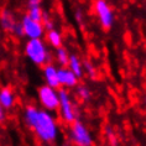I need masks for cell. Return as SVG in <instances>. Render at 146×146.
<instances>
[{"instance_id": "obj_1", "label": "cell", "mask_w": 146, "mask_h": 146, "mask_svg": "<svg viewBox=\"0 0 146 146\" xmlns=\"http://www.w3.org/2000/svg\"><path fill=\"white\" fill-rule=\"evenodd\" d=\"M24 120L42 142H52L57 139L60 127L51 113L38 109L35 105H27L24 111Z\"/></svg>"}, {"instance_id": "obj_2", "label": "cell", "mask_w": 146, "mask_h": 146, "mask_svg": "<svg viewBox=\"0 0 146 146\" xmlns=\"http://www.w3.org/2000/svg\"><path fill=\"white\" fill-rule=\"evenodd\" d=\"M25 54L36 66H46L51 63V53L42 38L27 40L25 43Z\"/></svg>"}, {"instance_id": "obj_3", "label": "cell", "mask_w": 146, "mask_h": 146, "mask_svg": "<svg viewBox=\"0 0 146 146\" xmlns=\"http://www.w3.org/2000/svg\"><path fill=\"white\" fill-rule=\"evenodd\" d=\"M58 98H60V116L66 124H73L77 120V109L71 99V96L67 89H58Z\"/></svg>"}, {"instance_id": "obj_4", "label": "cell", "mask_w": 146, "mask_h": 146, "mask_svg": "<svg viewBox=\"0 0 146 146\" xmlns=\"http://www.w3.org/2000/svg\"><path fill=\"white\" fill-rule=\"evenodd\" d=\"M38 102L43 110L52 113L57 111L60 108V98H58V90L51 87L43 84L37 89Z\"/></svg>"}, {"instance_id": "obj_5", "label": "cell", "mask_w": 146, "mask_h": 146, "mask_svg": "<svg viewBox=\"0 0 146 146\" xmlns=\"http://www.w3.org/2000/svg\"><path fill=\"white\" fill-rule=\"evenodd\" d=\"M69 139H71V141L76 146H92L93 145V137H92L90 131L78 119L73 124H71V127H69Z\"/></svg>"}, {"instance_id": "obj_6", "label": "cell", "mask_w": 146, "mask_h": 146, "mask_svg": "<svg viewBox=\"0 0 146 146\" xmlns=\"http://www.w3.org/2000/svg\"><path fill=\"white\" fill-rule=\"evenodd\" d=\"M94 11H96L99 23L104 30H109L114 24V13L109 4L104 0H97L94 3Z\"/></svg>"}, {"instance_id": "obj_7", "label": "cell", "mask_w": 146, "mask_h": 146, "mask_svg": "<svg viewBox=\"0 0 146 146\" xmlns=\"http://www.w3.org/2000/svg\"><path fill=\"white\" fill-rule=\"evenodd\" d=\"M20 24L23 26L24 36H26L29 40L42 38L43 35H45V27H43L42 23H37V21L31 20L27 15L23 16Z\"/></svg>"}, {"instance_id": "obj_8", "label": "cell", "mask_w": 146, "mask_h": 146, "mask_svg": "<svg viewBox=\"0 0 146 146\" xmlns=\"http://www.w3.org/2000/svg\"><path fill=\"white\" fill-rule=\"evenodd\" d=\"M57 76H58V83L60 87H62L63 89L66 88H74L78 86V81L79 79L76 77L69 69L66 68H58L57 69Z\"/></svg>"}, {"instance_id": "obj_9", "label": "cell", "mask_w": 146, "mask_h": 146, "mask_svg": "<svg viewBox=\"0 0 146 146\" xmlns=\"http://www.w3.org/2000/svg\"><path fill=\"white\" fill-rule=\"evenodd\" d=\"M57 67L53 63H47L43 66L42 73H43V79L46 82V86L51 87L53 89L60 88V83H58V76H57Z\"/></svg>"}, {"instance_id": "obj_10", "label": "cell", "mask_w": 146, "mask_h": 146, "mask_svg": "<svg viewBox=\"0 0 146 146\" xmlns=\"http://www.w3.org/2000/svg\"><path fill=\"white\" fill-rule=\"evenodd\" d=\"M17 24V21L14 17V14L8 9L1 10L0 13V26L6 32H13L15 25Z\"/></svg>"}, {"instance_id": "obj_11", "label": "cell", "mask_w": 146, "mask_h": 146, "mask_svg": "<svg viewBox=\"0 0 146 146\" xmlns=\"http://www.w3.org/2000/svg\"><path fill=\"white\" fill-rule=\"evenodd\" d=\"M15 104V94L9 87H3L0 88V105L8 110L11 109Z\"/></svg>"}, {"instance_id": "obj_12", "label": "cell", "mask_w": 146, "mask_h": 146, "mask_svg": "<svg viewBox=\"0 0 146 146\" xmlns=\"http://www.w3.org/2000/svg\"><path fill=\"white\" fill-rule=\"evenodd\" d=\"M67 68L78 79H81L83 77V62L81 61V58H79L77 54H74V53L69 54V60H68Z\"/></svg>"}, {"instance_id": "obj_13", "label": "cell", "mask_w": 146, "mask_h": 146, "mask_svg": "<svg viewBox=\"0 0 146 146\" xmlns=\"http://www.w3.org/2000/svg\"><path fill=\"white\" fill-rule=\"evenodd\" d=\"M46 38H47V42L50 43L52 47H54V48H60V47H62V43H63V38H62V35L60 31L57 30H50L47 31L46 34Z\"/></svg>"}, {"instance_id": "obj_14", "label": "cell", "mask_w": 146, "mask_h": 146, "mask_svg": "<svg viewBox=\"0 0 146 146\" xmlns=\"http://www.w3.org/2000/svg\"><path fill=\"white\" fill-rule=\"evenodd\" d=\"M54 58H56V62L58 63V66H61V68H66L68 66V60H69V54L68 51L64 48V47H60V48L56 50V54H54Z\"/></svg>"}, {"instance_id": "obj_15", "label": "cell", "mask_w": 146, "mask_h": 146, "mask_svg": "<svg viewBox=\"0 0 146 146\" xmlns=\"http://www.w3.org/2000/svg\"><path fill=\"white\" fill-rule=\"evenodd\" d=\"M43 14H45V11L42 10V8L40 5H37V6H30V8H29V13L26 15L30 17L31 20L37 21V23H42Z\"/></svg>"}, {"instance_id": "obj_16", "label": "cell", "mask_w": 146, "mask_h": 146, "mask_svg": "<svg viewBox=\"0 0 146 146\" xmlns=\"http://www.w3.org/2000/svg\"><path fill=\"white\" fill-rule=\"evenodd\" d=\"M87 71V73H88V76L92 79H96L97 77V68L96 66H94L90 61H84L83 62V71Z\"/></svg>"}, {"instance_id": "obj_17", "label": "cell", "mask_w": 146, "mask_h": 146, "mask_svg": "<svg viewBox=\"0 0 146 146\" xmlns=\"http://www.w3.org/2000/svg\"><path fill=\"white\" fill-rule=\"evenodd\" d=\"M77 94H78V97L81 98L82 100H89V98H90V89L88 88L87 86H78V88H77Z\"/></svg>"}, {"instance_id": "obj_18", "label": "cell", "mask_w": 146, "mask_h": 146, "mask_svg": "<svg viewBox=\"0 0 146 146\" xmlns=\"http://www.w3.org/2000/svg\"><path fill=\"white\" fill-rule=\"evenodd\" d=\"M105 131H107V137H108L109 142H110V145L111 146H116V144H118V137H116L114 130H113L110 126H107Z\"/></svg>"}, {"instance_id": "obj_19", "label": "cell", "mask_w": 146, "mask_h": 146, "mask_svg": "<svg viewBox=\"0 0 146 146\" xmlns=\"http://www.w3.org/2000/svg\"><path fill=\"white\" fill-rule=\"evenodd\" d=\"M11 34H14L15 36H17V37H23L24 36V31H23V26H21V24L20 23H17L15 25V27H14V30Z\"/></svg>"}, {"instance_id": "obj_20", "label": "cell", "mask_w": 146, "mask_h": 146, "mask_svg": "<svg viewBox=\"0 0 146 146\" xmlns=\"http://www.w3.org/2000/svg\"><path fill=\"white\" fill-rule=\"evenodd\" d=\"M6 119V113H5V109L0 105V123H4Z\"/></svg>"}, {"instance_id": "obj_21", "label": "cell", "mask_w": 146, "mask_h": 146, "mask_svg": "<svg viewBox=\"0 0 146 146\" xmlns=\"http://www.w3.org/2000/svg\"><path fill=\"white\" fill-rule=\"evenodd\" d=\"M27 5H29V8H30V6H37V5H41V1H40V0H30V1L27 3Z\"/></svg>"}, {"instance_id": "obj_22", "label": "cell", "mask_w": 146, "mask_h": 146, "mask_svg": "<svg viewBox=\"0 0 146 146\" xmlns=\"http://www.w3.org/2000/svg\"><path fill=\"white\" fill-rule=\"evenodd\" d=\"M76 20L79 21V23H82V13L79 11V10H78L77 13H76Z\"/></svg>"}, {"instance_id": "obj_23", "label": "cell", "mask_w": 146, "mask_h": 146, "mask_svg": "<svg viewBox=\"0 0 146 146\" xmlns=\"http://www.w3.org/2000/svg\"><path fill=\"white\" fill-rule=\"evenodd\" d=\"M144 103H145V107H146V96H145V99H144Z\"/></svg>"}]
</instances>
